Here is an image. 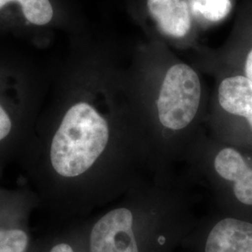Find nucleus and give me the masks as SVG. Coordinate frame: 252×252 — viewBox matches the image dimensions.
I'll use <instances>...</instances> for the list:
<instances>
[{
    "label": "nucleus",
    "instance_id": "7ed1b4c3",
    "mask_svg": "<svg viewBox=\"0 0 252 252\" xmlns=\"http://www.w3.org/2000/svg\"><path fill=\"white\" fill-rule=\"evenodd\" d=\"M200 252H252V221L217 210L198 220Z\"/></svg>",
    "mask_w": 252,
    "mask_h": 252
},
{
    "label": "nucleus",
    "instance_id": "9d476101",
    "mask_svg": "<svg viewBox=\"0 0 252 252\" xmlns=\"http://www.w3.org/2000/svg\"><path fill=\"white\" fill-rule=\"evenodd\" d=\"M49 252H76V251L71 244L63 241L55 244Z\"/></svg>",
    "mask_w": 252,
    "mask_h": 252
},
{
    "label": "nucleus",
    "instance_id": "0eeeda50",
    "mask_svg": "<svg viewBox=\"0 0 252 252\" xmlns=\"http://www.w3.org/2000/svg\"><path fill=\"white\" fill-rule=\"evenodd\" d=\"M16 3L27 21L35 26H45L54 17V9L50 0H0V9Z\"/></svg>",
    "mask_w": 252,
    "mask_h": 252
},
{
    "label": "nucleus",
    "instance_id": "1a4fd4ad",
    "mask_svg": "<svg viewBox=\"0 0 252 252\" xmlns=\"http://www.w3.org/2000/svg\"><path fill=\"white\" fill-rule=\"evenodd\" d=\"M251 37H252L251 43L246 50V53L244 54L243 59H242V62L240 64L241 71L238 74L243 75L250 81H252V33Z\"/></svg>",
    "mask_w": 252,
    "mask_h": 252
},
{
    "label": "nucleus",
    "instance_id": "423d86ee",
    "mask_svg": "<svg viewBox=\"0 0 252 252\" xmlns=\"http://www.w3.org/2000/svg\"><path fill=\"white\" fill-rule=\"evenodd\" d=\"M148 9L158 27L168 36L181 37L188 34L190 16L184 0H148Z\"/></svg>",
    "mask_w": 252,
    "mask_h": 252
},
{
    "label": "nucleus",
    "instance_id": "6e6552de",
    "mask_svg": "<svg viewBox=\"0 0 252 252\" xmlns=\"http://www.w3.org/2000/svg\"><path fill=\"white\" fill-rule=\"evenodd\" d=\"M232 7L231 0H192L193 10L211 22L225 18Z\"/></svg>",
    "mask_w": 252,
    "mask_h": 252
},
{
    "label": "nucleus",
    "instance_id": "f03ea898",
    "mask_svg": "<svg viewBox=\"0 0 252 252\" xmlns=\"http://www.w3.org/2000/svg\"><path fill=\"white\" fill-rule=\"evenodd\" d=\"M208 135L252 151V81L233 73L220 81Z\"/></svg>",
    "mask_w": 252,
    "mask_h": 252
},
{
    "label": "nucleus",
    "instance_id": "20e7f679",
    "mask_svg": "<svg viewBox=\"0 0 252 252\" xmlns=\"http://www.w3.org/2000/svg\"><path fill=\"white\" fill-rule=\"evenodd\" d=\"M37 201L26 185L16 189L0 187V252H27L29 235L25 229Z\"/></svg>",
    "mask_w": 252,
    "mask_h": 252
},
{
    "label": "nucleus",
    "instance_id": "f257e3e1",
    "mask_svg": "<svg viewBox=\"0 0 252 252\" xmlns=\"http://www.w3.org/2000/svg\"><path fill=\"white\" fill-rule=\"evenodd\" d=\"M186 178L209 191L215 210L252 221V151L228 144L205 131L193 146Z\"/></svg>",
    "mask_w": 252,
    "mask_h": 252
},
{
    "label": "nucleus",
    "instance_id": "39448f33",
    "mask_svg": "<svg viewBox=\"0 0 252 252\" xmlns=\"http://www.w3.org/2000/svg\"><path fill=\"white\" fill-rule=\"evenodd\" d=\"M24 106L0 92V179L9 165L18 163L36 123Z\"/></svg>",
    "mask_w": 252,
    "mask_h": 252
}]
</instances>
